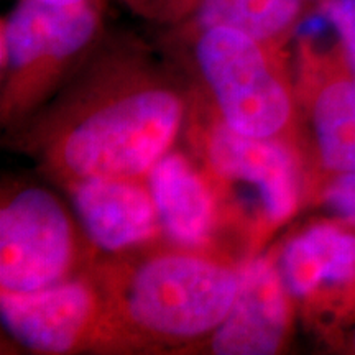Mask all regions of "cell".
<instances>
[{
  "label": "cell",
  "instance_id": "2e32d148",
  "mask_svg": "<svg viewBox=\"0 0 355 355\" xmlns=\"http://www.w3.org/2000/svg\"><path fill=\"white\" fill-rule=\"evenodd\" d=\"M148 17L162 20H180L196 10L201 0H125Z\"/></svg>",
  "mask_w": 355,
  "mask_h": 355
},
{
  "label": "cell",
  "instance_id": "9a60e30c",
  "mask_svg": "<svg viewBox=\"0 0 355 355\" xmlns=\"http://www.w3.org/2000/svg\"><path fill=\"white\" fill-rule=\"evenodd\" d=\"M321 201L339 217V220L355 227V171L324 183Z\"/></svg>",
  "mask_w": 355,
  "mask_h": 355
},
{
  "label": "cell",
  "instance_id": "8fae6325",
  "mask_svg": "<svg viewBox=\"0 0 355 355\" xmlns=\"http://www.w3.org/2000/svg\"><path fill=\"white\" fill-rule=\"evenodd\" d=\"M74 204L91 241L109 252L146 241L158 216L152 194L112 178L83 180L74 191Z\"/></svg>",
  "mask_w": 355,
  "mask_h": 355
},
{
  "label": "cell",
  "instance_id": "8992f818",
  "mask_svg": "<svg viewBox=\"0 0 355 355\" xmlns=\"http://www.w3.org/2000/svg\"><path fill=\"white\" fill-rule=\"evenodd\" d=\"M101 3L19 0L2 24V64L20 74L56 68L81 55L99 35Z\"/></svg>",
  "mask_w": 355,
  "mask_h": 355
},
{
  "label": "cell",
  "instance_id": "30bf717a",
  "mask_svg": "<svg viewBox=\"0 0 355 355\" xmlns=\"http://www.w3.org/2000/svg\"><path fill=\"white\" fill-rule=\"evenodd\" d=\"M6 329L25 347L66 352L78 343L92 313V296L81 283H61L26 293H2Z\"/></svg>",
  "mask_w": 355,
  "mask_h": 355
},
{
  "label": "cell",
  "instance_id": "ba28073f",
  "mask_svg": "<svg viewBox=\"0 0 355 355\" xmlns=\"http://www.w3.org/2000/svg\"><path fill=\"white\" fill-rule=\"evenodd\" d=\"M209 159L220 176L257 186L270 220L283 222L298 209L300 163L278 139H257L220 125L209 140Z\"/></svg>",
  "mask_w": 355,
  "mask_h": 355
},
{
  "label": "cell",
  "instance_id": "e0dca14e",
  "mask_svg": "<svg viewBox=\"0 0 355 355\" xmlns=\"http://www.w3.org/2000/svg\"><path fill=\"white\" fill-rule=\"evenodd\" d=\"M44 2H53V3H74V2H83V0H44Z\"/></svg>",
  "mask_w": 355,
  "mask_h": 355
},
{
  "label": "cell",
  "instance_id": "277c9868",
  "mask_svg": "<svg viewBox=\"0 0 355 355\" xmlns=\"http://www.w3.org/2000/svg\"><path fill=\"white\" fill-rule=\"evenodd\" d=\"M71 227L63 207L43 189H25L0 214V285L6 293L51 286L71 260Z\"/></svg>",
  "mask_w": 355,
  "mask_h": 355
},
{
  "label": "cell",
  "instance_id": "9c48e42d",
  "mask_svg": "<svg viewBox=\"0 0 355 355\" xmlns=\"http://www.w3.org/2000/svg\"><path fill=\"white\" fill-rule=\"evenodd\" d=\"M279 273L293 298L343 296L355 306V230L324 220L301 230L283 248Z\"/></svg>",
  "mask_w": 355,
  "mask_h": 355
},
{
  "label": "cell",
  "instance_id": "ac0fdd59",
  "mask_svg": "<svg viewBox=\"0 0 355 355\" xmlns=\"http://www.w3.org/2000/svg\"><path fill=\"white\" fill-rule=\"evenodd\" d=\"M352 347L355 350V332H354V336H352Z\"/></svg>",
  "mask_w": 355,
  "mask_h": 355
},
{
  "label": "cell",
  "instance_id": "7c38bea8",
  "mask_svg": "<svg viewBox=\"0 0 355 355\" xmlns=\"http://www.w3.org/2000/svg\"><path fill=\"white\" fill-rule=\"evenodd\" d=\"M150 191L158 217L178 243L199 245L214 219L209 189L180 155H165L150 170Z\"/></svg>",
  "mask_w": 355,
  "mask_h": 355
},
{
  "label": "cell",
  "instance_id": "5bb4252c",
  "mask_svg": "<svg viewBox=\"0 0 355 355\" xmlns=\"http://www.w3.org/2000/svg\"><path fill=\"white\" fill-rule=\"evenodd\" d=\"M314 12L329 24L355 69V0H318Z\"/></svg>",
  "mask_w": 355,
  "mask_h": 355
},
{
  "label": "cell",
  "instance_id": "d6986e66",
  "mask_svg": "<svg viewBox=\"0 0 355 355\" xmlns=\"http://www.w3.org/2000/svg\"><path fill=\"white\" fill-rule=\"evenodd\" d=\"M309 2H313V3H316V2H318V0H309Z\"/></svg>",
  "mask_w": 355,
  "mask_h": 355
},
{
  "label": "cell",
  "instance_id": "6da1fadb",
  "mask_svg": "<svg viewBox=\"0 0 355 355\" xmlns=\"http://www.w3.org/2000/svg\"><path fill=\"white\" fill-rule=\"evenodd\" d=\"M181 117V101L168 89L130 92L71 130L63 145L64 165L83 180L139 176L165 157Z\"/></svg>",
  "mask_w": 355,
  "mask_h": 355
},
{
  "label": "cell",
  "instance_id": "5b68a950",
  "mask_svg": "<svg viewBox=\"0 0 355 355\" xmlns=\"http://www.w3.org/2000/svg\"><path fill=\"white\" fill-rule=\"evenodd\" d=\"M300 71L318 170L327 181L354 173L355 69L343 44L319 48L311 38L301 42Z\"/></svg>",
  "mask_w": 355,
  "mask_h": 355
},
{
  "label": "cell",
  "instance_id": "3957f363",
  "mask_svg": "<svg viewBox=\"0 0 355 355\" xmlns=\"http://www.w3.org/2000/svg\"><path fill=\"white\" fill-rule=\"evenodd\" d=\"M239 291V275L188 255H166L141 266L128 291V311L145 329L194 337L217 329Z\"/></svg>",
  "mask_w": 355,
  "mask_h": 355
},
{
  "label": "cell",
  "instance_id": "4fadbf2b",
  "mask_svg": "<svg viewBox=\"0 0 355 355\" xmlns=\"http://www.w3.org/2000/svg\"><path fill=\"white\" fill-rule=\"evenodd\" d=\"M313 6L309 0H201L193 15L199 28L234 30L282 50Z\"/></svg>",
  "mask_w": 355,
  "mask_h": 355
},
{
  "label": "cell",
  "instance_id": "52a82bcc",
  "mask_svg": "<svg viewBox=\"0 0 355 355\" xmlns=\"http://www.w3.org/2000/svg\"><path fill=\"white\" fill-rule=\"evenodd\" d=\"M290 291L279 270L260 259L239 275V291L217 327L212 349L222 355H270L290 327Z\"/></svg>",
  "mask_w": 355,
  "mask_h": 355
},
{
  "label": "cell",
  "instance_id": "7a4b0ae2",
  "mask_svg": "<svg viewBox=\"0 0 355 355\" xmlns=\"http://www.w3.org/2000/svg\"><path fill=\"white\" fill-rule=\"evenodd\" d=\"M193 51L225 125L257 139H275L290 127L295 109L279 50L234 30L196 26Z\"/></svg>",
  "mask_w": 355,
  "mask_h": 355
}]
</instances>
